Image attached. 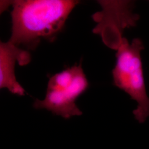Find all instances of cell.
Instances as JSON below:
<instances>
[{"mask_svg":"<svg viewBox=\"0 0 149 149\" xmlns=\"http://www.w3.org/2000/svg\"><path fill=\"white\" fill-rule=\"evenodd\" d=\"M79 3L74 0L12 1V34L8 42L34 50L42 39L52 40Z\"/></svg>","mask_w":149,"mask_h":149,"instance_id":"obj_1","label":"cell"},{"mask_svg":"<svg viewBox=\"0 0 149 149\" xmlns=\"http://www.w3.org/2000/svg\"><path fill=\"white\" fill-rule=\"evenodd\" d=\"M144 49L141 39L136 38L131 43L124 38L116 54L117 62L112 71L114 85L124 91L138 106L133 112L134 117L143 123L149 117L148 96L141 53Z\"/></svg>","mask_w":149,"mask_h":149,"instance_id":"obj_2","label":"cell"},{"mask_svg":"<svg viewBox=\"0 0 149 149\" xmlns=\"http://www.w3.org/2000/svg\"><path fill=\"white\" fill-rule=\"evenodd\" d=\"M88 87V81L81 64L64 70L52 76L48 82L45 97L37 100L33 107L45 109L65 119L82 114L76 101Z\"/></svg>","mask_w":149,"mask_h":149,"instance_id":"obj_3","label":"cell"},{"mask_svg":"<svg viewBox=\"0 0 149 149\" xmlns=\"http://www.w3.org/2000/svg\"><path fill=\"white\" fill-rule=\"evenodd\" d=\"M102 11L95 14L98 25L94 32L101 36L107 46L117 50L122 42L123 31L136 26L140 16L134 13L133 1H98Z\"/></svg>","mask_w":149,"mask_h":149,"instance_id":"obj_4","label":"cell"},{"mask_svg":"<svg viewBox=\"0 0 149 149\" xmlns=\"http://www.w3.org/2000/svg\"><path fill=\"white\" fill-rule=\"evenodd\" d=\"M31 60L30 53L8 42L0 44V88H7L10 92L24 96L25 90L16 80V62L26 65Z\"/></svg>","mask_w":149,"mask_h":149,"instance_id":"obj_5","label":"cell"}]
</instances>
